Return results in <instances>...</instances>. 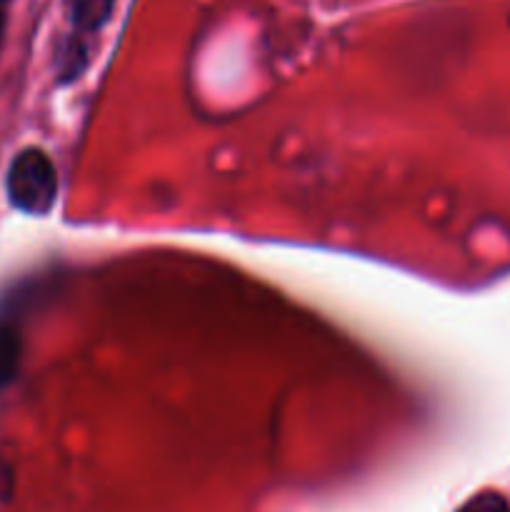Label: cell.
<instances>
[{
  "mask_svg": "<svg viewBox=\"0 0 510 512\" xmlns=\"http://www.w3.org/2000/svg\"><path fill=\"white\" fill-rule=\"evenodd\" d=\"M10 493H13V470L0 458V500L8 498Z\"/></svg>",
  "mask_w": 510,
  "mask_h": 512,
  "instance_id": "obj_6",
  "label": "cell"
},
{
  "mask_svg": "<svg viewBox=\"0 0 510 512\" xmlns=\"http://www.w3.org/2000/svg\"><path fill=\"white\" fill-rule=\"evenodd\" d=\"M0 3H5V0H0Z\"/></svg>",
  "mask_w": 510,
  "mask_h": 512,
  "instance_id": "obj_8",
  "label": "cell"
},
{
  "mask_svg": "<svg viewBox=\"0 0 510 512\" xmlns=\"http://www.w3.org/2000/svg\"><path fill=\"white\" fill-rule=\"evenodd\" d=\"M0 33H3V15H0Z\"/></svg>",
  "mask_w": 510,
  "mask_h": 512,
  "instance_id": "obj_7",
  "label": "cell"
},
{
  "mask_svg": "<svg viewBox=\"0 0 510 512\" xmlns=\"http://www.w3.org/2000/svg\"><path fill=\"white\" fill-rule=\"evenodd\" d=\"M20 365V338L10 325L0 323V390L13 383Z\"/></svg>",
  "mask_w": 510,
  "mask_h": 512,
  "instance_id": "obj_3",
  "label": "cell"
},
{
  "mask_svg": "<svg viewBox=\"0 0 510 512\" xmlns=\"http://www.w3.org/2000/svg\"><path fill=\"white\" fill-rule=\"evenodd\" d=\"M85 60H88V53H85V45L80 43L78 38H70L68 43H65L63 48H60V58H58L60 80L78 78L80 70L85 68Z\"/></svg>",
  "mask_w": 510,
  "mask_h": 512,
  "instance_id": "obj_4",
  "label": "cell"
},
{
  "mask_svg": "<svg viewBox=\"0 0 510 512\" xmlns=\"http://www.w3.org/2000/svg\"><path fill=\"white\" fill-rule=\"evenodd\" d=\"M115 0H68L70 23L83 33H95L110 20Z\"/></svg>",
  "mask_w": 510,
  "mask_h": 512,
  "instance_id": "obj_2",
  "label": "cell"
},
{
  "mask_svg": "<svg viewBox=\"0 0 510 512\" xmlns=\"http://www.w3.org/2000/svg\"><path fill=\"white\" fill-rule=\"evenodd\" d=\"M10 203L28 215H45L58 195V178L48 155L38 148L20 150L5 175Z\"/></svg>",
  "mask_w": 510,
  "mask_h": 512,
  "instance_id": "obj_1",
  "label": "cell"
},
{
  "mask_svg": "<svg viewBox=\"0 0 510 512\" xmlns=\"http://www.w3.org/2000/svg\"><path fill=\"white\" fill-rule=\"evenodd\" d=\"M458 512H510L508 500L498 493H480L470 498Z\"/></svg>",
  "mask_w": 510,
  "mask_h": 512,
  "instance_id": "obj_5",
  "label": "cell"
}]
</instances>
